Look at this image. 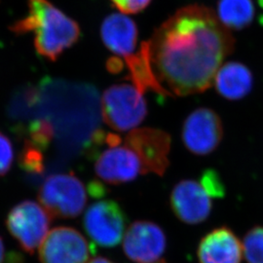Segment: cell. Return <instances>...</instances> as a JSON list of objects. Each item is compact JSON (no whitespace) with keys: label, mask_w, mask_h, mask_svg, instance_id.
<instances>
[{"label":"cell","mask_w":263,"mask_h":263,"mask_svg":"<svg viewBox=\"0 0 263 263\" xmlns=\"http://www.w3.org/2000/svg\"><path fill=\"white\" fill-rule=\"evenodd\" d=\"M149 45L161 84L171 95L188 96L212 86L222 62L232 54L235 40L213 10L193 4L164 22Z\"/></svg>","instance_id":"obj_1"},{"label":"cell","mask_w":263,"mask_h":263,"mask_svg":"<svg viewBox=\"0 0 263 263\" xmlns=\"http://www.w3.org/2000/svg\"><path fill=\"white\" fill-rule=\"evenodd\" d=\"M10 30L17 35L33 32L38 55L51 62L81 37L79 25L49 0H28V15L12 24Z\"/></svg>","instance_id":"obj_2"},{"label":"cell","mask_w":263,"mask_h":263,"mask_svg":"<svg viewBox=\"0 0 263 263\" xmlns=\"http://www.w3.org/2000/svg\"><path fill=\"white\" fill-rule=\"evenodd\" d=\"M102 114L104 122L114 130L133 131L146 117L147 105L134 85L115 84L102 97Z\"/></svg>","instance_id":"obj_3"},{"label":"cell","mask_w":263,"mask_h":263,"mask_svg":"<svg viewBox=\"0 0 263 263\" xmlns=\"http://www.w3.org/2000/svg\"><path fill=\"white\" fill-rule=\"evenodd\" d=\"M87 191L74 174H56L44 180L38 199L51 216L73 218L84 211Z\"/></svg>","instance_id":"obj_4"},{"label":"cell","mask_w":263,"mask_h":263,"mask_svg":"<svg viewBox=\"0 0 263 263\" xmlns=\"http://www.w3.org/2000/svg\"><path fill=\"white\" fill-rule=\"evenodd\" d=\"M52 216L37 202L25 200L12 208L5 224L22 250L32 254L47 237Z\"/></svg>","instance_id":"obj_5"},{"label":"cell","mask_w":263,"mask_h":263,"mask_svg":"<svg viewBox=\"0 0 263 263\" xmlns=\"http://www.w3.org/2000/svg\"><path fill=\"white\" fill-rule=\"evenodd\" d=\"M127 216L122 208L113 200H100L85 212L83 226L95 244L103 248L116 247L122 241Z\"/></svg>","instance_id":"obj_6"},{"label":"cell","mask_w":263,"mask_h":263,"mask_svg":"<svg viewBox=\"0 0 263 263\" xmlns=\"http://www.w3.org/2000/svg\"><path fill=\"white\" fill-rule=\"evenodd\" d=\"M96 253L78 230L68 226L52 229L39 247L40 263H89Z\"/></svg>","instance_id":"obj_7"},{"label":"cell","mask_w":263,"mask_h":263,"mask_svg":"<svg viewBox=\"0 0 263 263\" xmlns=\"http://www.w3.org/2000/svg\"><path fill=\"white\" fill-rule=\"evenodd\" d=\"M125 144L141 161L142 175L153 173L163 176L169 167L171 137L160 129L141 128L129 133Z\"/></svg>","instance_id":"obj_8"},{"label":"cell","mask_w":263,"mask_h":263,"mask_svg":"<svg viewBox=\"0 0 263 263\" xmlns=\"http://www.w3.org/2000/svg\"><path fill=\"white\" fill-rule=\"evenodd\" d=\"M223 137L222 123L213 109L201 107L190 113L183 123L181 138L188 151L208 155L216 149Z\"/></svg>","instance_id":"obj_9"},{"label":"cell","mask_w":263,"mask_h":263,"mask_svg":"<svg viewBox=\"0 0 263 263\" xmlns=\"http://www.w3.org/2000/svg\"><path fill=\"white\" fill-rule=\"evenodd\" d=\"M166 246L167 240L163 229L146 220L132 223L123 238V251L134 262H158Z\"/></svg>","instance_id":"obj_10"},{"label":"cell","mask_w":263,"mask_h":263,"mask_svg":"<svg viewBox=\"0 0 263 263\" xmlns=\"http://www.w3.org/2000/svg\"><path fill=\"white\" fill-rule=\"evenodd\" d=\"M95 159V172L106 183H126L142 175L141 161L126 144L107 145Z\"/></svg>","instance_id":"obj_11"},{"label":"cell","mask_w":263,"mask_h":263,"mask_svg":"<svg viewBox=\"0 0 263 263\" xmlns=\"http://www.w3.org/2000/svg\"><path fill=\"white\" fill-rule=\"evenodd\" d=\"M212 196L200 180L179 181L171 194V207L179 220L187 224H198L211 215Z\"/></svg>","instance_id":"obj_12"},{"label":"cell","mask_w":263,"mask_h":263,"mask_svg":"<svg viewBox=\"0 0 263 263\" xmlns=\"http://www.w3.org/2000/svg\"><path fill=\"white\" fill-rule=\"evenodd\" d=\"M243 245L227 227L216 228L205 236L198 247L200 263H241Z\"/></svg>","instance_id":"obj_13"},{"label":"cell","mask_w":263,"mask_h":263,"mask_svg":"<svg viewBox=\"0 0 263 263\" xmlns=\"http://www.w3.org/2000/svg\"><path fill=\"white\" fill-rule=\"evenodd\" d=\"M138 36L136 23L123 14H110L101 26V37L105 47L123 59L135 54Z\"/></svg>","instance_id":"obj_14"},{"label":"cell","mask_w":263,"mask_h":263,"mask_svg":"<svg viewBox=\"0 0 263 263\" xmlns=\"http://www.w3.org/2000/svg\"><path fill=\"white\" fill-rule=\"evenodd\" d=\"M123 60L129 70L128 78L141 94L147 91H153L161 97L172 96L161 84L155 74L151 62L149 41L142 42L137 53Z\"/></svg>","instance_id":"obj_15"},{"label":"cell","mask_w":263,"mask_h":263,"mask_svg":"<svg viewBox=\"0 0 263 263\" xmlns=\"http://www.w3.org/2000/svg\"><path fill=\"white\" fill-rule=\"evenodd\" d=\"M214 82L218 94L227 100L236 101L252 91L254 78L248 66L238 62H229L220 66Z\"/></svg>","instance_id":"obj_16"},{"label":"cell","mask_w":263,"mask_h":263,"mask_svg":"<svg viewBox=\"0 0 263 263\" xmlns=\"http://www.w3.org/2000/svg\"><path fill=\"white\" fill-rule=\"evenodd\" d=\"M216 16L227 29L240 30L254 21L253 0H218Z\"/></svg>","instance_id":"obj_17"},{"label":"cell","mask_w":263,"mask_h":263,"mask_svg":"<svg viewBox=\"0 0 263 263\" xmlns=\"http://www.w3.org/2000/svg\"><path fill=\"white\" fill-rule=\"evenodd\" d=\"M54 126L47 119H37L28 125L26 141L33 144L40 151L47 149L54 138Z\"/></svg>","instance_id":"obj_18"},{"label":"cell","mask_w":263,"mask_h":263,"mask_svg":"<svg viewBox=\"0 0 263 263\" xmlns=\"http://www.w3.org/2000/svg\"><path fill=\"white\" fill-rule=\"evenodd\" d=\"M243 252L248 263H263V226H255L246 234Z\"/></svg>","instance_id":"obj_19"},{"label":"cell","mask_w":263,"mask_h":263,"mask_svg":"<svg viewBox=\"0 0 263 263\" xmlns=\"http://www.w3.org/2000/svg\"><path fill=\"white\" fill-rule=\"evenodd\" d=\"M19 162L21 168L28 174H41L44 170L43 151L28 141H25L20 153Z\"/></svg>","instance_id":"obj_20"},{"label":"cell","mask_w":263,"mask_h":263,"mask_svg":"<svg viewBox=\"0 0 263 263\" xmlns=\"http://www.w3.org/2000/svg\"><path fill=\"white\" fill-rule=\"evenodd\" d=\"M15 152L9 138L0 131V178L8 174L14 162Z\"/></svg>","instance_id":"obj_21"},{"label":"cell","mask_w":263,"mask_h":263,"mask_svg":"<svg viewBox=\"0 0 263 263\" xmlns=\"http://www.w3.org/2000/svg\"><path fill=\"white\" fill-rule=\"evenodd\" d=\"M200 182L212 198H222L226 195L224 184L216 171L206 170L200 179Z\"/></svg>","instance_id":"obj_22"},{"label":"cell","mask_w":263,"mask_h":263,"mask_svg":"<svg viewBox=\"0 0 263 263\" xmlns=\"http://www.w3.org/2000/svg\"><path fill=\"white\" fill-rule=\"evenodd\" d=\"M113 6L123 14H138L145 9L152 0H110Z\"/></svg>","instance_id":"obj_23"},{"label":"cell","mask_w":263,"mask_h":263,"mask_svg":"<svg viewBox=\"0 0 263 263\" xmlns=\"http://www.w3.org/2000/svg\"><path fill=\"white\" fill-rule=\"evenodd\" d=\"M24 257L16 252H8L0 236V263H23Z\"/></svg>","instance_id":"obj_24"},{"label":"cell","mask_w":263,"mask_h":263,"mask_svg":"<svg viewBox=\"0 0 263 263\" xmlns=\"http://www.w3.org/2000/svg\"><path fill=\"white\" fill-rule=\"evenodd\" d=\"M124 65L125 63L123 62L122 59H119L118 57H113L107 61L106 67L111 73H119L122 70Z\"/></svg>","instance_id":"obj_25"},{"label":"cell","mask_w":263,"mask_h":263,"mask_svg":"<svg viewBox=\"0 0 263 263\" xmlns=\"http://www.w3.org/2000/svg\"><path fill=\"white\" fill-rule=\"evenodd\" d=\"M88 192L93 197H103L105 194V187L99 181H92L88 186Z\"/></svg>","instance_id":"obj_26"},{"label":"cell","mask_w":263,"mask_h":263,"mask_svg":"<svg viewBox=\"0 0 263 263\" xmlns=\"http://www.w3.org/2000/svg\"><path fill=\"white\" fill-rule=\"evenodd\" d=\"M89 263H114L111 261V260H109V259H107V258H105V257H102V256H98V257H95L93 259H91Z\"/></svg>","instance_id":"obj_27"},{"label":"cell","mask_w":263,"mask_h":263,"mask_svg":"<svg viewBox=\"0 0 263 263\" xmlns=\"http://www.w3.org/2000/svg\"><path fill=\"white\" fill-rule=\"evenodd\" d=\"M257 3H258V5L263 9V0H257Z\"/></svg>","instance_id":"obj_28"},{"label":"cell","mask_w":263,"mask_h":263,"mask_svg":"<svg viewBox=\"0 0 263 263\" xmlns=\"http://www.w3.org/2000/svg\"><path fill=\"white\" fill-rule=\"evenodd\" d=\"M156 263H166V262H164V261H158V262H156Z\"/></svg>","instance_id":"obj_29"}]
</instances>
